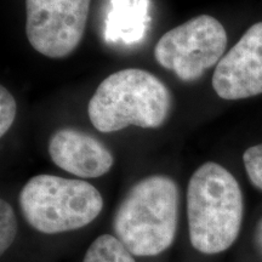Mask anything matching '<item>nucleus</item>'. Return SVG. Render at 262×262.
<instances>
[{
  "instance_id": "13",
  "label": "nucleus",
  "mask_w": 262,
  "mask_h": 262,
  "mask_svg": "<svg viewBox=\"0 0 262 262\" xmlns=\"http://www.w3.org/2000/svg\"><path fill=\"white\" fill-rule=\"evenodd\" d=\"M255 242H256V245L262 254V219L257 222L256 231H255Z\"/></svg>"
},
{
  "instance_id": "4",
  "label": "nucleus",
  "mask_w": 262,
  "mask_h": 262,
  "mask_svg": "<svg viewBox=\"0 0 262 262\" xmlns=\"http://www.w3.org/2000/svg\"><path fill=\"white\" fill-rule=\"evenodd\" d=\"M26 221L44 234H58L90 225L103 209L96 187L83 180L41 173L32 178L19 193Z\"/></svg>"
},
{
  "instance_id": "7",
  "label": "nucleus",
  "mask_w": 262,
  "mask_h": 262,
  "mask_svg": "<svg viewBox=\"0 0 262 262\" xmlns=\"http://www.w3.org/2000/svg\"><path fill=\"white\" fill-rule=\"evenodd\" d=\"M212 88L231 101L262 94V22L251 26L216 64Z\"/></svg>"
},
{
  "instance_id": "9",
  "label": "nucleus",
  "mask_w": 262,
  "mask_h": 262,
  "mask_svg": "<svg viewBox=\"0 0 262 262\" xmlns=\"http://www.w3.org/2000/svg\"><path fill=\"white\" fill-rule=\"evenodd\" d=\"M83 262H136L130 250L116 235L97 237L85 253Z\"/></svg>"
},
{
  "instance_id": "11",
  "label": "nucleus",
  "mask_w": 262,
  "mask_h": 262,
  "mask_svg": "<svg viewBox=\"0 0 262 262\" xmlns=\"http://www.w3.org/2000/svg\"><path fill=\"white\" fill-rule=\"evenodd\" d=\"M243 162L251 183L262 191V143L245 150Z\"/></svg>"
},
{
  "instance_id": "12",
  "label": "nucleus",
  "mask_w": 262,
  "mask_h": 262,
  "mask_svg": "<svg viewBox=\"0 0 262 262\" xmlns=\"http://www.w3.org/2000/svg\"><path fill=\"white\" fill-rule=\"evenodd\" d=\"M16 101L4 85L0 86V136H5L16 118Z\"/></svg>"
},
{
  "instance_id": "1",
  "label": "nucleus",
  "mask_w": 262,
  "mask_h": 262,
  "mask_svg": "<svg viewBox=\"0 0 262 262\" xmlns=\"http://www.w3.org/2000/svg\"><path fill=\"white\" fill-rule=\"evenodd\" d=\"M243 210V194L234 176L217 163L203 164L189 179L187 188L192 247L206 255L227 250L241 232Z\"/></svg>"
},
{
  "instance_id": "8",
  "label": "nucleus",
  "mask_w": 262,
  "mask_h": 262,
  "mask_svg": "<svg viewBox=\"0 0 262 262\" xmlns=\"http://www.w3.org/2000/svg\"><path fill=\"white\" fill-rule=\"evenodd\" d=\"M49 155L55 165L81 179L101 178L114 164L113 155L100 140L72 127L51 136Z\"/></svg>"
},
{
  "instance_id": "5",
  "label": "nucleus",
  "mask_w": 262,
  "mask_h": 262,
  "mask_svg": "<svg viewBox=\"0 0 262 262\" xmlns=\"http://www.w3.org/2000/svg\"><path fill=\"white\" fill-rule=\"evenodd\" d=\"M227 47V33L212 16H196L166 32L155 48V57L180 80L191 83L217 64Z\"/></svg>"
},
{
  "instance_id": "3",
  "label": "nucleus",
  "mask_w": 262,
  "mask_h": 262,
  "mask_svg": "<svg viewBox=\"0 0 262 262\" xmlns=\"http://www.w3.org/2000/svg\"><path fill=\"white\" fill-rule=\"evenodd\" d=\"M171 93L155 74L137 68L118 71L101 81L90 98V122L101 133L129 125L156 129L168 119Z\"/></svg>"
},
{
  "instance_id": "10",
  "label": "nucleus",
  "mask_w": 262,
  "mask_h": 262,
  "mask_svg": "<svg viewBox=\"0 0 262 262\" xmlns=\"http://www.w3.org/2000/svg\"><path fill=\"white\" fill-rule=\"evenodd\" d=\"M17 221L12 206L2 199L0 202V253L4 254L15 242Z\"/></svg>"
},
{
  "instance_id": "2",
  "label": "nucleus",
  "mask_w": 262,
  "mask_h": 262,
  "mask_svg": "<svg viewBox=\"0 0 262 262\" xmlns=\"http://www.w3.org/2000/svg\"><path fill=\"white\" fill-rule=\"evenodd\" d=\"M178 221V185L165 175H152L127 192L114 214L113 229L134 256H157L171 247Z\"/></svg>"
},
{
  "instance_id": "6",
  "label": "nucleus",
  "mask_w": 262,
  "mask_h": 262,
  "mask_svg": "<svg viewBox=\"0 0 262 262\" xmlns=\"http://www.w3.org/2000/svg\"><path fill=\"white\" fill-rule=\"evenodd\" d=\"M91 0H26V34L50 58L72 54L83 39Z\"/></svg>"
}]
</instances>
